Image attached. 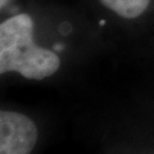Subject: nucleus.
I'll use <instances>...</instances> for the list:
<instances>
[{
    "label": "nucleus",
    "instance_id": "f257e3e1",
    "mask_svg": "<svg viewBox=\"0 0 154 154\" xmlns=\"http://www.w3.org/2000/svg\"><path fill=\"white\" fill-rule=\"evenodd\" d=\"M62 68L54 49L38 44L35 19L18 13L0 23V75H18L25 80L44 81Z\"/></svg>",
    "mask_w": 154,
    "mask_h": 154
},
{
    "label": "nucleus",
    "instance_id": "f03ea898",
    "mask_svg": "<svg viewBox=\"0 0 154 154\" xmlns=\"http://www.w3.org/2000/svg\"><path fill=\"white\" fill-rule=\"evenodd\" d=\"M42 127L36 116L21 108L0 109V154H36Z\"/></svg>",
    "mask_w": 154,
    "mask_h": 154
},
{
    "label": "nucleus",
    "instance_id": "7ed1b4c3",
    "mask_svg": "<svg viewBox=\"0 0 154 154\" xmlns=\"http://www.w3.org/2000/svg\"><path fill=\"white\" fill-rule=\"evenodd\" d=\"M110 13L123 21H136L150 7L152 0H99Z\"/></svg>",
    "mask_w": 154,
    "mask_h": 154
},
{
    "label": "nucleus",
    "instance_id": "20e7f679",
    "mask_svg": "<svg viewBox=\"0 0 154 154\" xmlns=\"http://www.w3.org/2000/svg\"><path fill=\"white\" fill-rule=\"evenodd\" d=\"M123 154H154V144L153 145H144L140 148H136L131 152L123 153Z\"/></svg>",
    "mask_w": 154,
    "mask_h": 154
},
{
    "label": "nucleus",
    "instance_id": "39448f33",
    "mask_svg": "<svg viewBox=\"0 0 154 154\" xmlns=\"http://www.w3.org/2000/svg\"><path fill=\"white\" fill-rule=\"evenodd\" d=\"M11 3H12V0H0V8H2V11H4Z\"/></svg>",
    "mask_w": 154,
    "mask_h": 154
}]
</instances>
